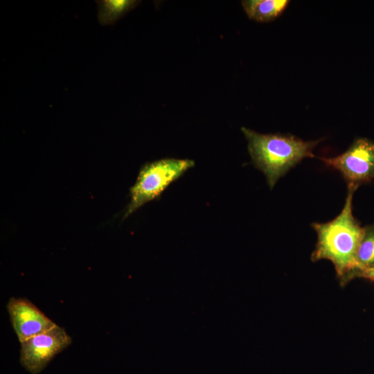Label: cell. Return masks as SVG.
<instances>
[{
  "instance_id": "8992f818",
  "label": "cell",
  "mask_w": 374,
  "mask_h": 374,
  "mask_svg": "<svg viewBox=\"0 0 374 374\" xmlns=\"http://www.w3.org/2000/svg\"><path fill=\"white\" fill-rule=\"evenodd\" d=\"M7 310L19 343L49 330L57 325L26 299L10 298Z\"/></svg>"
},
{
  "instance_id": "6da1fadb",
  "label": "cell",
  "mask_w": 374,
  "mask_h": 374,
  "mask_svg": "<svg viewBox=\"0 0 374 374\" xmlns=\"http://www.w3.org/2000/svg\"><path fill=\"white\" fill-rule=\"evenodd\" d=\"M355 190L348 188L344 206L335 218L328 222L311 224L317 233L312 260L331 261L342 285L356 277L358 271L357 253L364 227L353 215L352 202Z\"/></svg>"
},
{
  "instance_id": "277c9868",
  "label": "cell",
  "mask_w": 374,
  "mask_h": 374,
  "mask_svg": "<svg viewBox=\"0 0 374 374\" xmlns=\"http://www.w3.org/2000/svg\"><path fill=\"white\" fill-rule=\"evenodd\" d=\"M319 159L341 174L348 188L356 190L362 184L374 179V141L368 139H357L337 157Z\"/></svg>"
},
{
  "instance_id": "9c48e42d",
  "label": "cell",
  "mask_w": 374,
  "mask_h": 374,
  "mask_svg": "<svg viewBox=\"0 0 374 374\" xmlns=\"http://www.w3.org/2000/svg\"><path fill=\"white\" fill-rule=\"evenodd\" d=\"M357 273L374 267V224L364 227L357 253Z\"/></svg>"
},
{
  "instance_id": "7a4b0ae2",
  "label": "cell",
  "mask_w": 374,
  "mask_h": 374,
  "mask_svg": "<svg viewBox=\"0 0 374 374\" xmlns=\"http://www.w3.org/2000/svg\"><path fill=\"white\" fill-rule=\"evenodd\" d=\"M241 131L248 141V151L254 166L265 176L270 189L292 168L307 157L321 141H305L295 136L260 134L245 127Z\"/></svg>"
},
{
  "instance_id": "5b68a950",
  "label": "cell",
  "mask_w": 374,
  "mask_h": 374,
  "mask_svg": "<svg viewBox=\"0 0 374 374\" xmlns=\"http://www.w3.org/2000/svg\"><path fill=\"white\" fill-rule=\"evenodd\" d=\"M71 341L65 330L56 325L49 330L20 342V363L30 373L38 374Z\"/></svg>"
},
{
  "instance_id": "ba28073f",
  "label": "cell",
  "mask_w": 374,
  "mask_h": 374,
  "mask_svg": "<svg viewBox=\"0 0 374 374\" xmlns=\"http://www.w3.org/2000/svg\"><path fill=\"white\" fill-rule=\"evenodd\" d=\"M98 6V19L100 25L114 24L128 12L136 7L141 1L136 0H100Z\"/></svg>"
},
{
  "instance_id": "30bf717a",
  "label": "cell",
  "mask_w": 374,
  "mask_h": 374,
  "mask_svg": "<svg viewBox=\"0 0 374 374\" xmlns=\"http://www.w3.org/2000/svg\"><path fill=\"white\" fill-rule=\"evenodd\" d=\"M357 277H362L374 282V267L359 271Z\"/></svg>"
},
{
  "instance_id": "3957f363",
  "label": "cell",
  "mask_w": 374,
  "mask_h": 374,
  "mask_svg": "<svg viewBox=\"0 0 374 374\" xmlns=\"http://www.w3.org/2000/svg\"><path fill=\"white\" fill-rule=\"evenodd\" d=\"M194 166L193 160L175 158H165L144 164L135 184L130 189V202L123 220L145 204L159 199L172 182Z\"/></svg>"
},
{
  "instance_id": "52a82bcc",
  "label": "cell",
  "mask_w": 374,
  "mask_h": 374,
  "mask_svg": "<svg viewBox=\"0 0 374 374\" xmlns=\"http://www.w3.org/2000/svg\"><path fill=\"white\" fill-rule=\"evenodd\" d=\"M289 2L287 0H245L242 1V6L249 19L267 22L278 17Z\"/></svg>"
}]
</instances>
